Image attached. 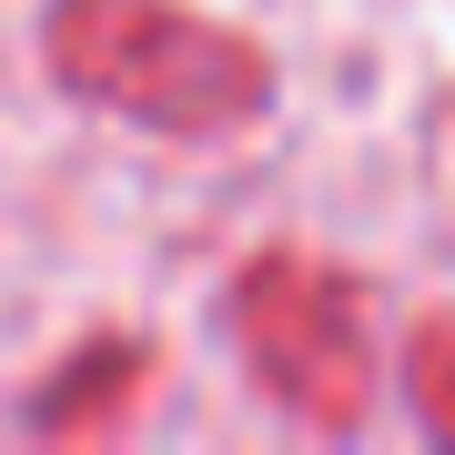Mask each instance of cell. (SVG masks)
<instances>
[{
	"mask_svg": "<svg viewBox=\"0 0 455 455\" xmlns=\"http://www.w3.org/2000/svg\"><path fill=\"white\" fill-rule=\"evenodd\" d=\"M425 385H435V415L455 425V334H435V344H425Z\"/></svg>",
	"mask_w": 455,
	"mask_h": 455,
	"instance_id": "1",
	"label": "cell"
}]
</instances>
